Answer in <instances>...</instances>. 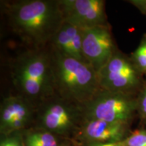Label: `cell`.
Masks as SVG:
<instances>
[{"label": "cell", "mask_w": 146, "mask_h": 146, "mask_svg": "<svg viewBox=\"0 0 146 146\" xmlns=\"http://www.w3.org/2000/svg\"><path fill=\"white\" fill-rule=\"evenodd\" d=\"M1 2V13L9 30L26 48H47L64 23L59 0Z\"/></svg>", "instance_id": "obj_1"}, {"label": "cell", "mask_w": 146, "mask_h": 146, "mask_svg": "<svg viewBox=\"0 0 146 146\" xmlns=\"http://www.w3.org/2000/svg\"><path fill=\"white\" fill-rule=\"evenodd\" d=\"M13 94L27 98L36 106L55 94L49 46L35 50L22 47L10 62Z\"/></svg>", "instance_id": "obj_2"}, {"label": "cell", "mask_w": 146, "mask_h": 146, "mask_svg": "<svg viewBox=\"0 0 146 146\" xmlns=\"http://www.w3.org/2000/svg\"><path fill=\"white\" fill-rule=\"evenodd\" d=\"M55 94L80 106L85 105L101 89L98 73L89 64L49 45Z\"/></svg>", "instance_id": "obj_3"}, {"label": "cell", "mask_w": 146, "mask_h": 146, "mask_svg": "<svg viewBox=\"0 0 146 146\" xmlns=\"http://www.w3.org/2000/svg\"><path fill=\"white\" fill-rule=\"evenodd\" d=\"M85 120L83 106L64 99L55 94L36 108L37 128L58 135L77 133Z\"/></svg>", "instance_id": "obj_4"}, {"label": "cell", "mask_w": 146, "mask_h": 146, "mask_svg": "<svg viewBox=\"0 0 146 146\" xmlns=\"http://www.w3.org/2000/svg\"><path fill=\"white\" fill-rule=\"evenodd\" d=\"M98 75L102 89L136 96L146 81L145 75L137 68L130 56L119 49Z\"/></svg>", "instance_id": "obj_5"}, {"label": "cell", "mask_w": 146, "mask_h": 146, "mask_svg": "<svg viewBox=\"0 0 146 146\" xmlns=\"http://www.w3.org/2000/svg\"><path fill=\"white\" fill-rule=\"evenodd\" d=\"M85 119L111 123H132L137 112V96L100 90L83 106Z\"/></svg>", "instance_id": "obj_6"}, {"label": "cell", "mask_w": 146, "mask_h": 146, "mask_svg": "<svg viewBox=\"0 0 146 146\" xmlns=\"http://www.w3.org/2000/svg\"><path fill=\"white\" fill-rule=\"evenodd\" d=\"M82 48L87 62L99 72L118 49L110 25L83 29Z\"/></svg>", "instance_id": "obj_7"}, {"label": "cell", "mask_w": 146, "mask_h": 146, "mask_svg": "<svg viewBox=\"0 0 146 146\" xmlns=\"http://www.w3.org/2000/svg\"><path fill=\"white\" fill-rule=\"evenodd\" d=\"M64 22L81 29L109 25L104 0H59Z\"/></svg>", "instance_id": "obj_8"}, {"label": "cell", "mask_w": 146, "mask_h": 146, "mask_svg": "<svg viewBox=\"0 0 146 146\" xmlns=\"http://www.w3.org/2000/svg\"><path fill=\"white\" fill-rule=\"evenodd\" d=\"M37 106L23 96L10 94L1 100L0 127L3 135L22 132L35 121Z\"/></svg>", "instance_id": "obj_9"}, {"label": "cell", "mask_w": 146, "mask_h": 146, "mask_svg": "<svg viewBox=\"0 0 146 146\" xmlns=\"http://www.w3.org/2000/svg\"><path fill=\"white\" fill-rule=\"evenodd\" d=\"M129 128V124L85 119L77 133L88 143L120 142L130 134Z\"/></svg>", "instance_id": "obj_10"}, {"label": "cell", "mask_w": 146, "mask_h": 146, "mask_svg": "<svg viewBox=\"0 0 146 146\" xmlns=\"http://www.w3.org/2000/svg\"><path fill=\"white\" fill-rule=\"evenodd\" d=\"M83 30L64 22L50 45L64 54L88 64L84 57L82 48Z\"/></svg>", "instance_id": "obj_11"}, {"label": "cell", "mask_w": 146, "mask_h": 146, "mask_svg": "<svg viewBox=\"0 0 146 146\" xmlns=\"http://www.w3.org/2000/svg\"><path fill=\"white\" fill-rule=\"evenodd\" d=\"M23 134L25 146H60L57 136L43 129L25 130Z\"/></svg>", "instance_id": "obj_12"}, {"label": "cell", "mask_w": 146, "mask_h": 146, "mask_svg": "<svg viewBox=\"0 0 146 146\" xmlns=\"http://www.w3.org/2000/svg\"><path fill=\"white\" fill-rule=\"evenodd\" d=\"M130 57L140 72L146 75V33L143 35L137 47Z\"/></svg>", "instance_id": "obj_13"}, {"label": "cell", "mask_w": 146, "mask_h": 146, "mask_svg": "<svg viewBox=\"0 0 146 146\" xmlns=\"http://www.w3.org/2000/svg\"><path fill=\"white\" fill-rule=\"evenodd\" d=\"M124 143L125 146H146V129H138L131 132Z\"/></svg>", "instance_id": "obj_14"}, {"label": "cell", "mask_w": 146, "mask_h": 146, "mask_svg": "<svg viewBox=\"0 0 146 146\" xmlns=\"http://www.w3.org/2000/svg\"><path fill=\"white\" fill-rule=\"evenodd\" d=\"M0 146H25L22 132H15L3 135Z\"/></svg>", "instance_id": "obj_15"}, {"label": "cell", "mask_w": 146, "mask_h": 146, "mask_svg": "<svg viewBox=\"0 0 146 146\" xmlns=\"http://www.w3.org/2000/svg\"><path fill=\"white\" fill-rule=\"evenodd\" d=\"M137 112L140 118L146 119V81L137 96Z\"/></svg>", "instance_id": "obj_16"}, {"label": "cell", "mask_w": 146, "mask_h": 146, "mask_svg": "<svg viewBox=\"0 0 146 146\" xmlns=\"http://www.w3.org/2000/svg\"><path fill=\"white\" fill-rule=\"evenodd\" d=\"M128 2L136 7L143 15L146 16V0H131Z\"/></svg>", "instance_id": "obj_17"}, {"label": "cell", "mask_w": 146, "mask_h": 146, "mask_svg": "<svg viewBox=\"0 0 146 146\" xmlns=\"http://www.w3.org/2000/svg\"><path fill=\"white\" fill-rule=\"evenodd\" d=\"M89 146H125L123 141L120 142H107V143H89Z\"/></svg>", "instance_id": "obj_18"}, {"label": "cell", "mask_w": 146, "mask_h": 146, "mask_svg": "<svg viewBox=\"0 0 146 146\" xmlns=\"http://www.w3.org/2000/svg\"><path fill=\"white\" fill-rule=\"evenodd\" d=\"M144 121H145V123H146V119H145V120H144Z\"/></svg>", "instance_id": "obj_19"}]
</instances>
